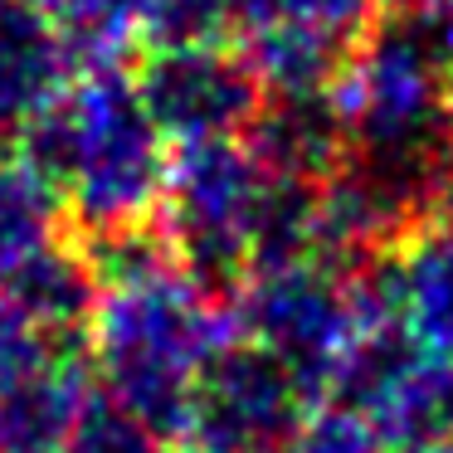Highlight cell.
Here are the masks:
<instances>
[{
    "label": "cell",
    "instance_id": "11",
    "mask_svg": "<svg viewBox=\"0 0 453 453\" xmlns=\"http://www.w3.org/2000/svg\"><path fill=\"white\" fill-rule=\"evenodd\" d=\"M361 414L375 424L385 449H449L453 443V356L419 346Z\"/></svg>",
    "mask_w": 453,
    "mask_h": 453
},
{
    "label": "cell",
    "instance_id": "8",
    "mask_svg": "<svg viewBox=\"0 0 453 453\" xmlns=\"http://www.w3.org/2000/svg\"><path fill=\"white\" fill-rule=\"evenodd\" d=\"M365 322H395L414 346L453 356V225L414 229L351 268Z\"/></svg>",
    "mask_w": 453,
    "mask_h": 453
},
{
    "label": "cell",
    "instance_id": "15",
    "mask_svg": "<svg viewBox=\"0 0 453 453\" xmlns=\"http://www.w3.org/2000/svg\"><path fill=\"white\" fill-rule=\"evenodd\" d=\"M88 64H118L142 35V0H30Z\"/></svg>",
    "mask_w": 453,
    "mask_h": 453
},
{
    "label": "cell",
    "instance_id": "20",
    "mask_svg": "<svg viewBox=\"0 0 453 453\" xmlns=\"http://www.w3.org/2000/svg\"><path fill=\"white\" fill-rule=\"evenodd\" d=\"M229 25V0H142V35L151 44L219 40Z\"/></svg>",
    "mask_w": 453,
    "mask_h": 453
},
{
    "label": "cell",
    "instance_id": "5",
    "mask_svg": "<svg viewBox=\"0 0 453 453\" xmlns=\"http://www.w3.org/2000/svg\"><path fill=\"white\" fill-rule=\"evenodd\" d=\"M229 322L234 336L264 346L307 390L322 395L365 317L356 303L351 268L332 258H293V264L254 268L234 288Z\"/></svg>",
    "mask_w": 453,
    "mask_h": 453
},
{
    "label": "cell",
    "instance_id": "14",
    "mask_svg": "<svg viewBox=\"0 0 453 453\" xmlns=\"http://www.w3.org/2000/svg\"><path fill=\"white\" fill-rule=\"evenodd\" d=\"M64 219L69 210H64L59 186L30 157L5 151L0 157V273L54 244Z\"/></svg>",
    "mask_w": 453,
    "mask_h": 453
},
{
    "label": "cell",
    "instance_id": "13",
    "mask_svg": "<svg viewBox=\"0 0 453 453\" xmlns=\"http://www.w3.org/2000/svg\"><path fill=\"white\" fill-rule=\"evenodd\" d=\"M88 375V351L69 346L44 375L11 395L0 404V453H59L64 434L93 400Z\"/></svg>",
    "mask_w": 453,
    "mask_h": 453
},
{
    "label": "cell",
    "instance_id": "17",
    "mask_svg": "<svg viewBox=\"0 0 453 453\" xmlns=\"http://www.w3.org/2000/svg\"><path fill=\"white\" fill-rule=\"evenodd\" d=\"M59 453H171V439L147 429L142 419H132L112 400L93 395L83 404V414L73 419V429L64 434Z\"/></svg>",
    "mask_w": 453,
    "mask_h": 453
},
{
    "label": "cell",
    "instance_id": "19",
    "mask_svg": "<svg viewBox=\"0 0 453 453\" xmlns=\"http://www.w3.org/2000/svg\"><path fill=\"white\" fill-rule=\"evenodd\" d=\"M283 453H390V449L361 410L332 400L322 410H307L303 429L293 434V443Z\"/></svg>",
    "mask_w": 453,
    "mask_h": 453
},
{
    "label": "cell",
    "instance_id": "23",
    "mask_svg": "<svg viewBox=\"0 0 453 453\" xmlns=\"http://www.w3.org/2000/svg\"><path fill=\"white\" fill-rule=\"evenodd\" d=\"M390 453H443V449H390Z\"/></svg>",
    "mask_w": 453,
    "mask_h": 453
},
{
    "label": "cell",
    "instance_id": "18",
    "mask_svg": "<svg viewBox=\"0 0 453 453\" xmlns=\"http://www.w3.org/2000/svg\"><path fill=\"white\" fill-rule=\"evenodd\" d=\"M79 336H50L35 322H25L5 297H0V404L20 395L35 375H44Z\"/></svg>",
    "mask_w": 453,
    "mask_h": 453
},
{
    "label": "cell",
    "instance_id": "6",
    "mask_svg": "<svg viewBox=\"0 0 453 453\" xmlns=\"http://www.w3.org/2000/svg\"><path fill=\"white\" fill-rule=\"evenodd\" d=\"M312 410V390L264 346L229 336L190 385L180 443L190 453H283Z\"/></svg>",
    "mask_w": 453,
    "mask_h": 453
},
{
    "label": "cell",
    "instance_id": "21",
    "mask_svg": "<svg viewBox=\"0 0 453 453\" xmlns=\"http://www.w3.org/2000/svg\"><path fill=\"white\" fill-rule=\"evenodd\" d=\"M410 15L419 20V30L439 44V54L453 64V0H419L410 5Z\"/></svg>",
    "mask_w": 453,
    "mask_h": 453
},
{
    "label": "cell",
    "instance_id": "24",
    "mask_svg": "<svg viewBox=\"0 0 453 453\" xmlns=\"http://www.w3.org/2000/svg\"><path fill=\"white\" fill-rule=\"evenodd\" d=\"M449 118H453V73H449Z\"/></svg>",
    "mask_w": 453,
    "mask_h": 453
},
{
    "label": "cell",
    "instance_id": "12",
    "mask_svg": "<svg viewBox=\"0 0 453 453\" xmlns=\"http://www.w3.org/2000/svg\"><path fill=\"white\" fill-rule=\"evenodd\" d=\"M0 297L40 332L79 336L93 317V303H98V278H93L83 249L54 239L40 254L20 258L15 268L0 273Z\"/></svg>",
    "mask_w": 453,
    "mask_h": 453
},
{
    "label": "cell",
    "instance_id": "16",
    "mask_svg": "<svg viewBox=\"0 0 453 453\" xmlns=\"http://www.w3.org/2000/svg\"><path fill=\"white\" fill-rule=\"evenodd\" d=\"M375 0H229V25L239 35L258 30H317V35H356L371 25Z\"/></svg>",
    "mask_w": 453,
    "mask_h": 453
},
{
    "label": "cell",
    "instance_id": "22",
    "mask_svg": "<svg viewBox=\"0 0 453 453\" xmlns=\"http://www.w3.org/2000/svg\"><path fill=\"white\" fill-rule=\"evenodd\" d=\"M390 11H410V5H419V0H385Z\"/></svg>",
    "mask_w": 453,
    "mask_h": 453
},
{
    "label": "cell",
    "instance_id": "3",
    "mask_svg": "<svg viewBox=\"0 0 453 453\" xmlns=\"http://www.w3.org/2000/svg\"><path fill=\"white\" fill-rule=\"evenodd\" d=\"M273 171L244 147V137L186 142L166 161L161 239L171 258L210 293H229L254 268V234Z\"/></svg>",
    "mask_w": 453,
    "mask_h": 453
},
{
    "label": "cell",
    "instance_id": "10",
    "mask_svg": "<svg viewBox=\"0 0 453 453\" xmlns=\"http://www.w3.org/2000/svg\"><path fill=\"white\" fill-rule=\"evenodd\" d=\"M244 147L273 176L322 180L346 151V122L336 112L332 88L264 93V108L244 127Z\"/></svg>",
    "mask_w": 453,
    "mask_h": 453
},
{
    "label": "cell",
    "instance_id": "7",
    "mask_svg": "<svg viewBox=\"0 0 453 453\" xmlns=\"http://www.w3.org/2000/svg\"><path fill=\"white\" fill-rule=\"evenodd\" d=\"M132 79L171 147L244 137L254 112L264 108V83L254 79L249 59L219 40L151 44Z\"/></svg>",
    "mask_w": 453,
    "mask_h": 453
},
{
    "label": "cell",
    "instance_id": "25",
    "mask_svg": "<svg viewBox=\"0 0 453 453\" xmlns=\"http://www.w3.org/2000/svg\"><path fill=\"white\" fill-rule=\"evenodd\" d=\"M443 453H453V443H449V449H443Z\"/></svg>",
    "mask_w": 453,
    "mask_h": 453
},
{
    "label": "cell",
    "instance_id": "1",
    "mask_svg": "<svg viewBox=\"0 0 453 453\" xmlns=\"http://www.w3.org/2000/svg\"><path fill=\"white\" fill-rule=\"evenodd\" d=\"M234 336V322L210 288L171 258L137 278L98 288L88 317V371L103 400L127 410L147 429L180 439L190 385L200 365Z\"/></svg>",
    "mask_w": 453,
    "mask_h": 453
},
{
    "label": "cell",
    "instance_id": "4",
    "mask_svg": "<svg viewBox=\"0 0 453 453\" xmlns=\"http://www.w3.org/2000/svg\"><path fill=\"white\" fill-rule=\"evenodd\" d=\"M449 73L453 64L410 11H390L380 25H365L332 83L346 147H419L453 137Z\"/></svg>",
    "mask_w": 453,
    "mask_h": 453
},
{
    "label": "cell",
    "instance_id": "9",
    "mask_svg": "<svg viewBox=\"0 0 453 453\" xmlns=\"http://www.w3.org/2000/svg\"><path fill=\"white\" fill-rule=\"evenodd\" d=\"M79 54L30 0H0V137H20L79 79Z\"/></svg>",
    "mask_w": 453,
    "mask_h": 453
},
{
    "label": "cell",
    "instance_id": "2",
    "mask_svg": "<svg viewBox=\"0 0 453 453\" xmlns=\"http://www.w3.org/2000/svg\"><path fill=\"white\" fill-rule=\"evenodd\" d=\"M15 142L20 157L59 186L64 210L83 229L142 225L157 215L171 142L151 122L137 79L118 64H88V73Z\"/></svg>",
    "mask_w": 453,
    "mask_h": 453
}]
</instances>
